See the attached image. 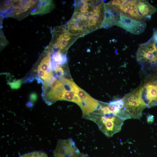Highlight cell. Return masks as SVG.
<instances>
[{"label":"cell","mask_w":157,"mask_h":157,"mask_svg":"<svg viewBox=\"0 0 157 157\" xmlns=\"http://www.w3.org/2000/svg\"><path fill=\"white\" fill-rule=\"evenodd\" d=\"M77 94L82 101L81 108L83 113L88 114L97 108L100 102L90 96L84 90L80 88Z\"/></svg>","instance_id":"11"},{"label":"cell","mask_w":157,"mask_h":157,"mask_svg":"<svg viewBox=\"0 0 157 157\" xmlns=\"http://www.w3.org/2000/svg\"><path fill=\"white\" fill-rule=\"evenodd\" d=\"M37 95L35 93H32L30 95V100L33 102L35 101L37 99Z\"/></svg>","instance_id":"19"},{"label":"cell","mask_w":157,"mask_h":157,"mask_svg":"<svg viewBox=\"0 0 157 157\" xmlns=\"http://www.w3.org/2000/svg\"><path fill=\"white\" fill-rule=\"evenodd\" d=\"M137 88L147 107L150 108L157 105V81H147Z\"/></svg>","instance_id":"7"},{"label":"cell","mask_w":157,"mask_h":157,"mask_svg":"<svg viewBox=\"0 0 157 157\" xmlns=\"http://www.w3.org/2000/svg\"><path fill=\"white\" fill-rule=\"evenodd\" d=\"M55 8L52 0H39L37 7L31 13V15H42L50 12Z\"/></svg>","instance_id":"14"},{"label":"cell","mask_w":157,"mask_h":157,"mask_svg":"<svg viewBox=\"0 0 157 157\" xmlns=\"http://www.w3.org/2000/svg\"><path fill=\"white\" fill-rule=\"evenodd\" d=\"M137 61L144 67L149 63L155 64L157 61V43L152 37L147 42L140 44L136 54Z\"/></svg>","instance_id":"6"},{"label":"cell","mask_w":157,"mask_h":157,"mask_svg":"<svg viewBox=\"0 0 157 157\" xmlns=\"http://www.w3.org/2000/svg\"><path fill=\"white\" fill-rule=\"evenodd\" d=\"M39 2V0L6 1L1 4V12L6 17L20 20L31 15Z\"/></svg>","instance_id":"3"},{"label":"cell","mask_w":157,"mask_h":157,"mask_svg":"<svg viewBox=\"0 0 157 157\" xmlns=\"http://www.w3.org/2000/svg\"><path fill=\"white\" fill-rule=\"evenodd\" d=\"M138 8L140 14L147 20L150 19L151 15L157 10L155 7L146 0H138Z\"/></svg>","instance_id":"13"},{"label":"cell","mask_w":157,"mask_h":157,"mask_svg":"<svg viewBox=\"0 0 157 157\" xmlns=\"http://www.w3.org/2000/svg\"><path fill=\"white\" fill-rule=\"evenodd\" d=\"M138 1L126 0L125 2L121 5H112L118 13L127 17L138 21H145L147 19L139 13L138 8Z\"/></svg>","instance_id":"8"},{"label":"cell","mask_w":157,"mask_h":157,"mask_svg":"<svg viewBox=\"0 0 157 157\" xmlns=\"http://www.w3.org/2000/svg\"><path fill=\"white\" fill-rule=\"evenodd\" d=\"M124 107L131 118L139 119L146 105L139 94L138 88L126 94L122 98Z\"/></svg>","instance_id":"5"},{"label":"cell","mask_w":157,"mask_h":157,"mask_svg":"<svg viewBox=\"0 0 157 157\" xmlns=\"http://www.w3.org/2000/svg\"><path fill=\"white\" fill-rule=\"evenodd\" d=\"M36 157H48L47 155L44 152L41 151H37Z\"/></svg>","instance_id":"18"},{"label":"cell","mask_w":157,"mask_h":157,"mask_svg":"<svg viewBox=\"0 0 157 157\" xmlns=\"http://www.w3.org/2000/svg\"><path fill=\"white\" fill-rule=\"evenodd\" d=\"M154 40L157 43V28L154 29L152 36Z\"/></svg>","instance_id":"20"},{"label":"cell","mask_w":157,"mask_h":157,"mask_svg":"<svg viewBox=\"0 0 157 157\" xmlns=\"http://www.w3.org/2000/svg\"><path fill=\"white\" fill-rule=\"evenodd\" d=\"M76 93L72 91H66L63 95L61 100L73 102Z\"/></svg>","instance_id":"15"},{"label":"cell","mask_w":157,"mask_h":157,"mask_svg":"<svg viewBox=\"0 0 157 157\" xmlns=\"http://www.w3.org/2000/svg\"><path fill=\"white\" fill-rule=\"evenodd\" d=\"M84 117L95 123L99 129L109 138L120 131L125 120L118 115L110 111L103 113L97 110Z\"/></svg>","instance_id":"2"},{"label":"cell","mask_w":157,"mask_h":157,"mask_svg":"<svg viewBox=\"0 0 157 157\" xmlns=\"http://www.w3.org/2000/svg\"><path fill=\"white\" fill-rule=\"evenodd\" d=\"M105 15L101 28H108L116 25L119 19V14L110 2L105 3Z\"/></svg>","instance_id":"12"},{"label":"cell","mask_w":157,"mask_h":157,"mask_svg":"<svg viewBox=\"0 0 157 157\" xmlns=\"http://www.w3.org/2000/svg\"><path fill=\"white\" fill-rule=\"evenodd\" d=\"M74 11L65 24L72 34L79 38L101 28L105 15L103 0H75Z\"/></svg>","instance_id":"1"},{"label":"cell","mask_w":157,"mask_h":157,"mask_svg":"<svg viewBox=\"0 0 157 157\" xmlns=\"http://www.w3.org/2000/svg\"><path fill=\"white\" fill-rule=\"evenodd\" d=\"M36 151L32 152L23 154L19 157H36Z\"/></svg>","instance_id":"17"},{"label":"cell","mask_w":157,"mask_h":157,"mask_svg":"<svg viewBox=\"0 0 157 157\" xmlns=\"http://www.w3.org/2000/svg\"><path fill=\"white\" fill-rule=\"evenodd\" d=\"M27 106L29 107H31L32 106V104L31 102H28L27 104Z\"/></svg>","instance_id":"22"},{"label":"cell","mask_w":157,"mask_h":157,"mask_svg":"<svg viewBox=\"0 0 157 157\" xmlns=\"http://www.w3.org/2000/svg\"><path fill=\"white\" fill-rule=\"evenodd\" d=\"M34 79V77H30L26 79L25 81V83L31 82H32Z\"/></svg>","instance_id":"21"},{"label":"cell","mask_w":157,"mask_h":157,"mask_svg":"<svg viewBox=\"0 0 157 157\" xmlns=\"http://www.w3.org/2000/svg\"><path fill=\"white\" fill-rule=\"evenodd\" d=\"M79 150L71 138L59 140L53 151L55 157H72Z\"/></svg>","instance_id":"10"},{"label":"cell","mask_w":157,"mask_h":157,"mask_svg":"<svg viewBox=\"0 0 157 157\" xmlns=\"http://www.w3.org/2000/svg\"><path fill=\"white\" fill-rule=\"evenodd\" d=\"M21 79H19L16 81L8 83V85L12 89H17L19 88L22 83Z\"/></svg>","instance_id":"16"},{"label":"cell","mask_w":157,"mask_h":157,"mask_svg":"<svg viewBox=\"0 0 157 157\" xmlns=\"http://www.w3.org/2000/svg\"><path fill=\"white\" fill-rule=\"evenodd\" d=\"M119 19L116 26L133 34L142 33L146 27L145 21H140L127 17L119 14Z\"/></svg>","instance_id":"9"},{"label":"cell","mask_w":157,"mask_h":157,"mask_svg":"<svg viewBox=\"0 0 157 157\" xmlns=\"http://www.w3.org/2000/svg\"><path fill=\"white\" fill-rule=\"evenodd\" d=\"M78 38L69 33L64 24L53 29L52 39L49 45L66 54L69 47Z\"/></svg>","instance_id":"4"}]
</instances>
